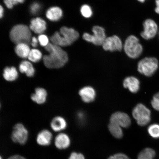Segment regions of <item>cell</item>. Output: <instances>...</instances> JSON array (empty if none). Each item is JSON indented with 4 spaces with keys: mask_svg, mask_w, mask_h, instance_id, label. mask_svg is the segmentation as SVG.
Here are the masks:
<instances>
[{
    "mask_svg": "<svg viewBox=\"0 0 159 159\" xmlns=\"http://www.w3.org/2000/svg\"><path fill=\"white\" fill-rule=\"evenodd\" d=\"M102 46L104 50L111 52L121 51L123 48L122 41L116 35L107 37Z\"/></svg>",
    "mask_w": 159,
    "mask_h": 159,
    "instance_id": "cell-10",
    "label": "cell"
},
{
    "mask_svg": "<svg viewBox=\"0 0 159 159\" xmlns=\"http://www.w3.org/2000/svg\"><path fill=\"white\" fill-rule=\"evenodd\" d=\"M79 94L83 102L89 103L95 100L96 93L93 87L87 86L83 87L79 90Z\"/></svg>",
    "mask_w": 159,
    "mask_h": 159,
    "instance_id": "cell-12",
    "label": "cell"
},
{
    "mask_svg": "<svg viewBox=\"0 0 159 159\" xmlns=\"http://www.w3.org/2000/svg\"><path fill=\"white\" fill-rule=\"evenodd\" d=\"M30 28L35 33L41 34L47 29L46 23L44 20L37 17L31 20Z\"/></svg>",
    "mask_w": 159,
    "mask_h": 159,
    "instance_id": "cell-14",
    "label": "cell"
},
{
    "mask_svg": "<svg viewBox=\"0 0 159 159\" xmlns=\"http://www.w3.org/2000/svg\"><path fill=\"white\" fill-rule=\"evenodd\" d=\"M3 76L7 81H14L18 77V73L15 67H7L4 70Z\"/></svg>",
    "mask_w": 159,
    "mask_h": 159,
    "instance_id": "cell-22",
    "label": "cell"
},
{
    "mask_svg": "<svg viewBox=\"0 0 159 159\" xmlns=\"http://www.w3.org/2000/svg\"><path fill=\"white\" fill-rule=\"evenodd\" d=\"M8 159H26L24 157L19 156V155H15L10 157Z\"/></svg>",
    "mask_w": 159,
    "mask_h": 159,
    "instance_id": "cell-36",
    "label": "cell"
},
{
    "mask_svg": "<svg viewBox=\"0 0 159 159\" xmlns=\"http://www.w3.org/2000/svg\"><path fill=\"white\" fill-rule=\"evenodd\" d=\"M132 116L139 126H146L151 120V112L143 104L139 103L133 109Z\"/></svg>",
    "mask_w": 159,
    "mask_h": 159,
    "instance_id": "cell-6",
    "label": "cell"
},
{
    "mask_svg": "<svg viewBox=\"0 0 159 159\" xmlns=\"http://www.w3.org/2000/svg\"><path fill=\"white\" fill-rule=\"evenodd\" d=\"M55 144L57 148L62 150L68 148L70 144V140L68 135L61 133L56 137Z\"/></svg>",
    "mask_w": 159,
    "mask_h": 159,
    "instance_id": "cell-15",
    "label": "cell"
},
{
    "mask_svg": "<svg viewBox=\"0 0 159 159\" xmlns=\"http://www.w3.org/2000/svg\"><path fill=\"white\" fill-rule=\"evenodd\" d=\"M108 129L111 134L115 138L120 139L123 136V132L122 127L114 123L109 122Z\"/></svg>",
    "mask_w": 159,
    "mask_h": 159,
    "instance_id": "cell-23",
    "label": "cell"
},
{
    "mask_svg": "<svg viewBox=\"0 0 159 159\" xmlns=\"http://www.w3.org/2000/svg\"><path fill=\"white\" fill-rule=\"evenodd\" d=\"M108 159H130V158L126 155L122 153H118L109 157Z\"/></svg>",
    "mask_w": 159,
    "mask_h": 159,
    "instance_id": "cell-32",
    "label": "cell"
},
{
    "mask_svg": "<svg viewBox=\"0 0 159 159\" xmlns=\"http://www.w3.org/2000/svg\"><path fill=\"white\" fill-rule=\"evenodd\" d=\"M39 42L42 46L46 47L49 44V39L47 35L41 34L38 37Z\"/></svg>",
    "mask_w": 159,
    "mask_h": 159,
    "instance_id": "cell-30",
    "label": "cell"
},
{
    "mask_svg": "<svg viewBox=\"0 0 159 159\" xmlns=\"http://www.w3.org/2000/svg\"><path fill=\"white\" fill-rule=\"evenodd\" d=\"M148 132L149 135L154 139L159 138V124H153L148 127Z\"/></svg>",
    "mask_w": 159,
    "mask_h": 159,
    "instance_id": "cell-26",
    "label": "cell"
},
{
    "mask_svg": "<svg viewBox=\"0 0 159 159\" xmlns=\"http://www.w3.org/2000/svg\"><path fill=\"white\" fill-rule=\"evenodd\" d=\"M123 86L124 88L128 89L130 92L136 93L140 89V81L134 76L126 77L123 81Z\"/></svg>",
    "mask_w": 159,
    "mask_h": 159,
    "instance_id": "cell-13",
    "label": "cell"
},
{
    "mask_svg": "<svg viewBox=\"0 0 159 159\" xmlns=\"http://www.w3.org/2000/svg\"><path fill=\"white\" fill-rule=\"evenodd\" d=\"M38 41V39H37L35 37L32 38L31 40V44L32 46L34 47H37Z\"/></svg>",
    "mask_w": 159,
    "mask_h": 159,
    "instance_id": "cell-34",
    "label": "cell"
},
{
    "mask_svg": "<svg viewBox=\"0 0 159 159\" xmlns=\"http://www.w3.org/2000/svg\"><path fill=\"white\" fill-rule=\"evenodd\" d=\"M158 67V61L156 57H146L139 61L138 70L140 74L149 77L156 72Z\"/></svg>",
    "mask_w": 159,
    "mask_h": 159,
    "instance_id": "cell-5",
    "label": "cell"
},
{
    "mask_svg": "<svg viewBox=\"0 0 159 159\" xmlns=\"http://www.w3.org/2000/svg\"><path fill=\"white\" fill-rule=\"evenodd\" d=\"M1 159H2V158L1 157Z\"/></svg>",
    "mask_w": 159,
    "mask_h": 159,
    "instance_id": "cell-39",
    "label": "cell"
},
{
    "mask_svg": "<svg viewBox=\"0 0 159 159\" xmlns=\"http://www.w3.org/2000/svg\"><path fill=\"white\" fill-rule=\"evenodd\" d=\"M52 135L48 130H43L38 134L37 141L38 143L43 146H47L50 144Z\"/></svg>",
    "mask_w": 159,
    "mask_h": 159,
    "instance_id": "cell-16",
    "label": "cell"
},
{
    "mask_svg": "<svg viewBox=\"0 0 159 159\" xmlns=\"http://www.w3.org/2000/svg\"><path fill=\"white\" fill-rule=\"evenodd\" d=\"M124 48L128 56L132 59H136L140 56L143 51L142 45L139 39L134 35L129 36L125 40Z\"/></svg>",
    "mask_w": 159,
    "mask_h": 159,
    "instance_id": "cell-4",
    "label": "cell"
},
{
    "mask_svg": "<svg viewBox=\"0 0 159 159\" xmlns=\"http://www.w3.org/2000/svg\"><path fill=\"white\" fill-rule=\"evenodd\" d=\"M10 36L12 42L16 44L21 43L29 44L31 43L30 30L25 25H15L10 32Z\"/></svg>",
    "mask_w": 159,
    "mask_h": 159,
    "instance_id": "cell-3",
    "label": "cell"
},
{
    "mask_svg": "<svg viewBox=\"0 0 159 159\" xmlns=\"http://www.w3.org/2000/svg\"><path fill=\"white\" fill-rule=\"evenodd\" d=\"M156 7L155 9V11L156 13L159 15V0H156Z\"/></svg>",
    "mask_w": 159,
    "mask_h": 159,
    "instance_id": "cell-35",
    "label": "cell"
},
{
    "mask_svg": "<svg viewBox=\"0 0 159 159\" xmlns=\"http://www.w3.org/2000/svg\"><path fill=\"white\" fill-rule=\"evenodd\" d=\"M92 30L93 35L85 33L83 35V39L94 45H102L107 38L105 29L102 27L96 25L93 27Z\"/></svg>",
    "mask_w": 159,
    "mask_h": 159,
    "instance_id": "cell-7",
    "label": "cell"
},
{
    "mask_svg": "<svg viewBox=\"0 0 159 159\" xmlns=\"http://www.w3.org/2000/svg\"><path fill=\"white\" fill-rule=\"evenodd\" d=\"M69 159H85L84 156L81 153L73 152L70 156Z\"/></svg>",
    "mask_w": 159,
    "mask_h": 159,
    "instance_id": "cell-33",
    "label": "cell"
},
{
    "mask_svg": "<svg viewBox=\"0 0 159 159\" xmlns=\"http://www.w3.org/2000/svg\"><path fill=\"white\" fill-rule=\"evenodd\" d=\"M151 105L155 110L159 112V92L157 93L153 97L151 101Z\"/></svg>",
    "mask_w": 159,
    "mask_h": 159,
    "instance_id": "cell-28",
    "label": "cell"
},
{
    "mask_svg": "<svg viewBox=\"0 0 159 159\" xmlns=\"http://www.w3.org/2000/svg\"><path fill=\"white\" fill-rule=\"evenodd\" d=\"M48 19L53 21H57L61 18L63 15L62 10L58 7L50 8L46 14Z\"/></svg>",
    "mask_w": 159,
    "mask_h": 159,
    "instance_id": "cell-19",
    "label": "cell"
},
{
    "mask_svg": "<svg viewBox=\"0 0 159 159\" xmlns=\"http://www.w3.org/2000/svg\"><path fill=\"white\" fill-rule=\"evenodd\" d=\"M51 126L56 132L64 130L67 127V123L64 118L61 116L55 117L51 123Z\"/></svg>",
    "mask_w": 159,
    "mask_h": 159,
    "instance_id": "cell-18",
    "label": "cell"
},
{
    "mask_svg": "<svg viewBox=\"0 0 159 159\" xmlns=\"http://www.w3.org/2000/svg\"><path fill=\"white\" fill-rule=\"evenodd\" d=\"M138 1L141 3H144L146 0H138Z\"/></svg>",
    "mask_w": 159,
    "mask_h": 159,
    "instance_id": "cell-38",
    "label": "cell"
},
{
    "mask_svg": "<svg viewBox=\"0 0 159 159\" xmlns=\"http://www.w3.org/2000/svg\"><path fill=\"white\" fill-rule=\"evenodd\" d=\"M156 152L151 148H146L141 152L138 155V159H154Z\"/></svg>",
    "mask_w": 159,
    "mask_h": 159,
    "instance_id": "cell-24",
    "label": "cell"
},
{
    "mask_svg": "<svg viewBox=\"0 0 159 159\" xmlns=\"http://www.w3.org/2000/svg\"><path fill=\"white\" fill-rule=\"evenodd\" d=\"M19 70L22 73H25L27 77H32L34 75L35 70L30 61H24L20 63L19 66Z\"/></svg>",
    "mask_w": 159,
    "mask_h": 159,
    "instance_id": "cell-20",
    "label": "cell"
},
{
    "mask_svg": "<svg viewBox=\"0 0 159 159\" xmlns=\"http://www.w3.org/2000/svg\"><path fill=\"white\" fill-rule=\"evenodd\" d=\"M25 0H4L5 5L8 8H12L13 6L18 3H23Z\"/></svg>",
    "mask_w": 159,
    "mask_h": 159,
    "instance_id": "cell-29",
    "label": "cell"
},
{
    "mask_svg": "<svg viewBox=\"0 0 159 159\" xmlns=\"http://www.w3.org/2000/svg\"></svg>",
    "mask_w": 159,
    "mask_h": 159,
    "instance_id": "cell-40",
    "label": "cell"
},
{
    "mask_svg": "<svg viewBox=\"0 0 159 159\" xmlns=\"http://www.w3.org/2000/svg\"><path fill=\"white\" fill-rule=\"evenodd\" d=\"M143 26L144 30L141 33V37L146 40L153 39L158 30V25L156 22L152 19H147L143 23Z\"/></svg>",
    "mask_w": 159,
    "mask_h": 159,
    "instance_id": "cell-9",
    "label": "cell"
},
{
    "mask_svg": "<svg viewBox=\"0 0 159 159\" xmlns=\"http://www.w3.org/2000/svg\"><path fill=\"white\" fill-rule=\"evenodd\" d=\"M45 49L49 53V54L45 55L43 58V63L47 68H61L68 61L67 53L61 47L50 43L45 47Z\"/></svg>",
    "mask_w": 159,
    "mask_h": 159,
    "instance_id": "cell-1",
    "label": "cell"
},
{
    "mask_svg": "<svg viewBox=\"0 0 159 159\" xmlns=\"http://www.w3.org/2000/svg\"><path fill=\"white\" fill-rule=\"evenodd\" d=\"M47 93L45 89L38 87L35 89L34 93L31 95L32 100L38 104H42L46 101Z\"/></svg>",
    "mask_w": 159,
    "mask_h": 159,
    "instance_id": "cell-17",
    "label": "cell"
},
{
    "mask_svg": "<svg viewBox=\"0 0 159 159\" xmlns=\"http://www.w3.org/2000/svg\"><path fill=\"white\" fill-rule=\"evenodd\" d=\"M78 32L72 28L61 27L60 32H56L51 37L52 43L61 47L70 45L78 39Z\"/></svg>",
    "mask_w": 159,
    "mask_h": 159,
    "instance_id": "cell-2",
    "label": "cell"
},
{
    "mask_svg": "<svg viewBox=\"0 0 159 159\" xmlns=\"http://www.w3.org/2000/svg\"><path fill=\"white\" fill-rule=\"evenodd\" d=\"M40 9V5L39 3H35L31 5L30 7V11L33 15L36 14L38 13L39 10Z\"/></svg>",
    "mask_w": 159,
    "mask_h": 159,
    "instance_id": "cell-31",
    "label": "cell"
},
{
    "mask_svg": "<svg viewBox=\"0 0 159 159\" xmlns=\"http://www.w3.org/2000/svg\"><path fill=\"white\" fill-rule=\"evenodd\" d=\"M30 51L29 44L24 43L16 44L15 48L16 53L19 57L22 58L28 57Z\"/></svg>",
    "mask_w": 159,
    "mask_h": 159,
    "instance_id": "cell-21",
    "label": "cell"
},
{
    "mask_svg": "<svg viewBox=\"0 0 159 159\" xmlns=\"http://www.w3.org/2000/svg\"><path fill=\"white\" fill-rule=\"evenodd\" d=\"M4 14V9L1 6V7H0V17L1 18L3 17Z\"/></svg>",
    "mask_w": 159,
    "mask_h": 159,
    "instance_id": "cell-37",
    "label": "cell"
},
{
    "mask_svg": "<svg viewBox=\"0 0 159 159\" xmlns=\"http://www.w3.org/2000/svg\"><path fill=\"white\" fill-rule=\"evenodd\" d=\"M42 57V54L40 51L37 49H33L30 51L28 58L32 62L36 63L41 60Z\"/></svg>",
    "mask_w": 159,
    "mask_h": 159,
    "instance_id": "cell-25",
    "label": "cell"
},
{
    "mask_svg": "<svg viewBox=\"0 0 159 159\" xmlns=\"http://www.w3.org/2000/svg\"><path fill=\"white\" fill-rule=\"evenodd\" d=\"M80 11L83 16L87 18L91 17L93 15L92 9L88 5H83L81 8Z\"/></svg>",
    "mask_w": 159,
    "mask_h": 159,
    "instance_id": "cell-27",
    "label": "cell"
},
{
    "mask_svg": "<svg viewBox=\"0 0 159 159\" xmlns=\"http://www.w3.org/2000/svg\"><path fill=\"white\" fill-rule=\"evenodd\" d=\"M110 122L118 125L122 128H126L130 126L131 120L130 116L126 113L116 112L111 115Z\"/></svg>",
    "mask_w": 159,
    "mask_h": 159,
    "instance_id": "cell-11",
    "label": "cell"
},
{
    "mask_svg": "<svg viewBox=\"0 0 159 159\" xmlns=\"http://www.w3.org/2000/svg\"><path fill=\"white\" fill-rule=\"evenodd\" d=\"M28 137V132L23 124H17L14 127L11 135V139L13 142L20 144H25Z\"/></svg>",
    "mask_w": 159,
    "mask_h": 159,
    "instance_id": "cell-8",
    "label": "cell"
}]
</instances>
